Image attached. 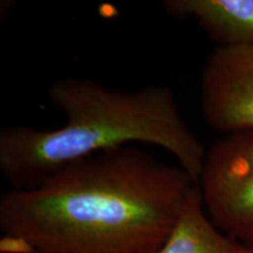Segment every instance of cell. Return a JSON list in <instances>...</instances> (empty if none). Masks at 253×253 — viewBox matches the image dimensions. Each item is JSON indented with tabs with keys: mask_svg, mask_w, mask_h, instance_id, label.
Masks as SVG:
<instances>
[{
	"mask_svg": "<svg viewBox=\"0 0 253 253\" xmlns=\"http://www.w3.org/2000/svg\"><path fill=\"white\" fill-rule=\"evenodd\" d=\"M197 184L134 145L60 168L0 198V229L27 253H155Z\"/></svg>",
	"mask_w": 253,
	"mask_h": 253,
	"instance_id": "cell-1",
	"label": "cell"
},
{
	"mask_svg": "<svg viewBox=\"0 0 253 253\" xmlns=\"http://www.w3.org/2000/svg\"><path fill=\"white\" fill-rule=\"evenodd\" d=\"M48 96L65 114L62 126L0 130V170L14 189L31 188L67 164L135 143L166 149L198 182L207 150L170 88L121 91L89 79L67 78L53 84Z\"/></svg>",
	"mask_w": 253,
	"mask_h": 253,
	"instance_id": "cell-2",
	"label": "cell"
},
{
	"mask_svg": "<svg viewBox=\"0 0 253 253\" xmlns=\"http://www.w3.org/2000/svg\"><path fill=\"white\" fill-rule=\"evenodd\" d=\"M197 184L214 225L253 246V130L230 132L217 141L207 151Z\"/></svg>",
	"mask_w": 253,
	"mask_h": 253,
	"instance_id": "cell-3",
	"label": "cell"
},
{
	"mask_svg": "<svg viewBox=\"0 0 253 253\" xmlns=\"http://www.w3.org/2000/svg\"><path fill=\"white\" fill-rule=\"evenodd\" d=\"M201 102L211 128L253 130V42L211 53L202 71Z\"/></svg>",
	"mask_w": 253,
	"mask_h": 253,
	"instance_id": "cell-4",
	"label": "cell"
},
{
	"mask_svg": "<svg viewBox=\"0 0 253 253\" xmlns=\"http://www.w3.org/2000/svg\"><path fill=\"white\" fill-rule=\"evenodd\" d=\"M172 17L194 18L218 47L253 42V0H167Z\"/></svg>",
	"mask_w": 253,
	"mask_h": 253,
	"instance_id": "cell-5",
	"label": "cell"
},
{
	"mask_svg": "<svg viewBox=\"0 0 253 253\" xmlns=\"http://www.w3.org/2000/svg\"><path fill=\"white\" fill-rule=\"evenodd\" d=\"M155 253H253V246L230 238L214 225L196 184L171 233Z\"/></svg>",
	"mask_w": 253,
	"mask_h": 253,
	"instance_id": "cell-6",
	"label": "cell"
}]
</instances>
